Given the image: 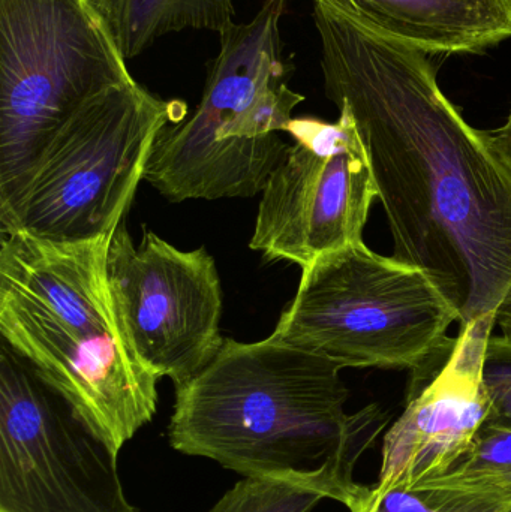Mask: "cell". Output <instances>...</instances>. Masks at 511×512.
Wrapping results in <instances>:
<instances>
[{
    "label": "cell",
    "mask_w": 511,
    "mask_h": 512,
    "mask_svg": "<svg viewBox=\"0 0 511 512\" xmlns=\"http://www.w3.org/2000/svg\"><path fill=\"white\" fill-rule=\"evenodd\" d=\"M113 234H2L0 334L90 432L120 453L155 417L159 378L132 351L114 306L107 270Z\"/></svg>",
    "instance_id": "cell-3"
},
{
    "label": "cell",
    "mask_w": 511,
    "mask_h": 512,
    "mask_svg": "<svg viewBox=\"0 0 511 512\" xmlns=\"http://www.w3.org/2000/svg\"><path fill=\"white\" fill-rule=\"evenodd\" d=\"M350 512H446L438 510L414 492L389 490L378 492L368 486L365 495L357 501Z\"/></svg>",
    "instance_id": "cell-17"
},
{
    "label": "cell",
    "mask_w": 511,
    "mask_h": 512,
    "mask_svg": "<svg viewBox=\"0 0 511 512\" xmlns=\"http://www.w3.org/2000/svg\"><path fill=\"white\" fill-rule=\"evenodd\" d=\"M483 382L491 400L488 424L511 429V339L491 336L483 357Z\"/></svg>",
    "instance_id": "cell-16"
},
{
    "label": "cell",
    "mask_w": 511,
    "mask_h": 512,
    "mask_svg": "<svg viewBox=\"0 0 511 512\" xmlns=\"http://www.w3.org/2000/svg\"><path fill=\"white\" fill-rule=\"evenodd\" d=\"M288 0H266L248 23L230 24L189 119L156 138L144 179L171 203L261 194L287 155L285 132L305 96L287 84L281 20Z\"/></svg>",
    "instance_id": "cell-4"
},
{
    "label": "cell",
    "mask_w": 511,
    "mask_h": 512,
    "mask_svg": "<svg viewBox=\"0 0 511 512\" xmlns=\"http://www.w3.org/2000/svg\"><path fill=\"white\" fill-rule=\"evenodd\" d=\"M410 492L446 512H511V429L486 423L467 459Z\"/></svg>",
    "instance_id": "cell-13"
},
{
    "label": "cell",
    "mask_w": 511,
    "mask_h": 512,
    "mask_svg": "<svg viewBox=\"0 0 511 512\" xmlns=\"http://www.w3.org/2000/svg\"><path fill=\"white\" fill-rule=\"evenodd\" d=\"M366 489L324 465L299 474L243 478L207 512H311L323 499L350 510Z\"/></svg>",
    "instance_id": "cell-15"
},
{
    "label": "cell",
    "mask_w": 511,
    "mask_h": 512,
    "mask_svg": "<svg viewBox=\"0 0 511 512\" xmlns=\"http://www.w3.org/2000/svg\"><path fill=\"white\" fill-rule=\"evenodd\" d=\"M126 60L168 33L186 29L222 33L233 24V0H92Z\"/></svg>",
    "instance_id": "cell-14"
},
{
    "label": "cell",
    "mask_w": 511,
    "mask_h": 512,
    "mask_svg": "<svg viewBox=\"0 0 511 512\" xmlns=\"http://www.w3.org/2000/svg\"><path fill=\"white\" fill-rule=\"evenodd\" d=\"M494 328L495 315L459 327L411 370L404 412L383 438L375 490L410 492L443 477L476 448L492 414L482 369Z\"/></svg>",
    "instance_id": "cell-11"
},
{
    "label": "cell",
    "mask_w": 511,
    "mask_h": 512,
    "mask_svg": "<svg viewBox=\"0 0 511 512\" xmlns=\"http://www.w3.org/2000/svg\"><path fill=\"white\" fill-rule=\"evenodd\" d=\"M495 327H500L503 336L511 339V297L495 313Z\"/></svg>",
    "instance_id": "cell-18"
},
{
    "label": "cell",
    "mask_w": 511,
    "mask_h": 512,
    "mask_svg": "<svg viewBox=\"0 0 511 512\" xmlns=\"http://www.w3.org/2000/svg\"><path fill=\"white\" fill-rule=\"evenodd\" d=\"M186 117L137 81L87 104L42 153L15 200L0 210V233L50 240L113 234L144 179L156 138Z\"/></svg>",
    "instance_id": "cell-7"
},
{
    "label": "cell",
    "mask_w": 511,
    "mask_h": 512,
    "mask_svg": "<svg viewBox=\"0 0 511 512\" xmlns=\"http://www.w3.org/2000/svg\"><path fill=\"white\" fill-rule=\"evenodd\" d=\"M492 134H494L495 137H497V140L500 141V143L503 144V146L511 153V110L506 123H504L501 128L494 129Z\"/></svg>",
    "instance_id": "cell-19"
},
{
    "label": "cell",
    "mask_w": 511,
    "mask_h": 512,
    "mask_svg": "<svg viewBox=\"0 0 511 512\" xmlns=\"http://www.w3.org/2000/svg\"><path fill=\"white\" fill-rule=\"evenodd\" d=\"M425 54L483 53L511 39V0H317Z\"/></svg>",
    "instance_id": "cell-12"
},
{
    "label": "cell",
    "mask_w": 511,
    "mask_h": 512,
    "mask_svg": "<svg viewBox=\"0 0 511 512\" xmlns=\"http://www.w3.org/2000/svg\"><path fill=\"white\" fill-rule=\"evenodd\" d=\"M458 321L428 273L377 254L362 240L302 268L296 295L270 336L342 369L411 372Z\"/></svg>",
    "instance_id": "cell-6"
},
{
    "label": "cell",
    "mask_w": 511,
    "mask_h": 512,
    "mask_svg": "<svg viewBox=\"0 0 511 512\" xmlns=\"http://www.w3.org/2000/svg\"><path fill=\"white\" fill-rule=\"evenodd\" d=\"M132 81L92 0H0V210L87 104Z\"/></svg>",
    "instance_id": "cell-5"
},
{
    "label": "cell",
    "mask_w": 511,
    "mask_h": 512,
    "mask_svg": "<svg viewBox=\"0 0 511 512\" xmlns=\"http://www.w3.org/2000/svg\"><path fill=\"white\" fill-rule=\"evenodd\" d=\"M285 132L294 144L261 192L249 248L303 268L362 242L378 189L347 108L335 123L293 117Z\"/></svg>",
    "instance_id": "cell-9"
},
{
    "label": "cell",
    "mask_w": 511,
    "mask_h": 512,
    "mask_svg": "<svg viewBox=\"0 0 511 512\" xmlns=\"http://www.w3.org/2000/svg\"><path fill=\"white\" fill-rule=\"evenodd\" d=\"M117 457L2 342L0 512H138Z\"/></svg>",
    "instance_id": "cell-8"
},
{
    "label": "cell",
    "mask_w": 511,
    "mask_h": 512,
    "mask_svg": "<svg viewBox=\"0 0 511 512\" xmlns=\"http://www.w3.org/2000/svg\"><path fill=\"white\" fill-rule=\"evenodd\" d=\"M123 221L111 237L107 264L120 324L138 360L180 387L215 358L225 340L215 259L206 248L180 251L152 231L134 246Z\"/></svg>",
    "instance_id": "cell-10"
},
{
    "label": "cell",
    "mask_w": 511,
    "mask_h": 512,
    "mask_svg": "<svg viewBox=\"0 0 511 512\" xmlns=\"http://www.w3.org/2000/svg\"><path fill=\"white\" fill-rule=\"evenodd\" d=\"M326 95L368 153L393 256L431 276L459 327L511 297V153L471 126L428 54L314 0Z\"/></svg>",
    "instance_id": "cell-1"
},
{
    "label": "cell",
    "mask_w": 511,
    "mask_h": 512,
    "mask_svg": "<svg viewBox=\"0 0 511 512\" xmlns=\"http://www.w3.org/2000/svg\"><path fill=\"white\" fill-rule=\"evenodd\" d=\"M335 361L269 336L225 339L212 361L176 387L168 442L246 477L330 465L348 478L390 423L380 405L347 414Z\"/></svg>",
    "instance_id": "cell-2"
}]
</instances>
